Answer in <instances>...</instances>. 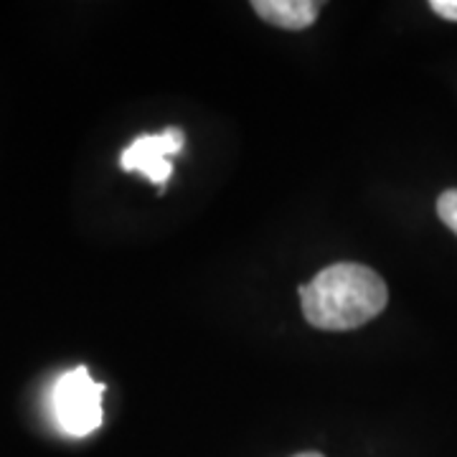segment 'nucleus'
<instances>
[{"mask_svg":"<svg viewBox=\"0 0 457 457\" xmlns=\"http://www.w3.org/2000/svg\"><path fill=\"white\" fill-rule=\"evenodd\" d=\"M437 213L445 227H450L457 234V188H450L437 198Z\"/></svg>","mask_w":457,"mask_h":457,"instance_id":"obj_5","label":"nucleus"},{"mask_svg":"<svg viewBox=\"0 0 457 457\" xmlns=\"http://www.w3.org/2000/svg\"><path fill=\"white\" fill-rule=\"evenodd\" d=\"M183 143H186V137L179 128H168L158 135H140L122 150L120 165L125 170L143 173L147 180H153L158 186H165L173 176L170 158L183 150Z\"/></svg>","mask_w":457,"mask_h":457,"instance_id":"obj_3","label":"nucleus"},{"mask_svg":"<svg viewBox=\"0 0 457 457\" xmlns=\"http://www.w3.org/2000/svg\"><path fill=\"white\" fill-rule=\"evenodd\" d=\"M303 315L320 330H353L374 320L389 303L381 275L356 262H338L300 287Z\"/></svg>","mask_w":457,"mask_h":457,"instance_id":"obj_1","label":"nucleus"},{"mask_svg":"<svg viewBox=\"0 0 457 457\" xmlns=\"http://www.w3.org/2000/svg\"><path fill=\"white\" fill-rule=\"evenodd\" d=\"M252 8L257 11V16L278 29L303 31L315 23L323 5L315 0H254Z\"/></svg>","mask_w":457,"mask_h":457,"instance_id":"obj_4","label":"nucleus"},{"mask_svg":"<svg viewBox=\"0 0 457 457\" xmlns=\"http://www.w3.org/2000/svg\"><path fill=\"white\" fill-rule=\"evenodd\" d=\"M295 457H323L320 453H300V455H295Z\"/></svg>","mask_w":457,"mask_h":457,"instance_id":"obj_7","label":"nucleus"},{"mask_svg":"<svg viewBox=\"0 0 457 457\" xmlns=\"http://www.w3.org/2000/svg\"><path fill=\"white\" fill-rule=\"evenodd\" d=\"M429 8L447 21H457V0H432Z\"/></svg>","mask_w":457,"mask_h":457,"instance_id":"obj_6","label":"nucleus"},{"mask_svg":"<svg viewBox=\"0 0 457 457\" xmlns=\"http://www.w3.org/2000/svg\"><path fill=\"white\" fill-rule=\"evenodd\" d=\"M102 394H104V384L95 381L84 366L59 376L51 394V404L62 432L71 437H87L99 429L104 420Z\"/></svg>","mask_w":457,"mask_h":457,"instance_id":"obj_2","label":"nucleus"}]
</instances>
